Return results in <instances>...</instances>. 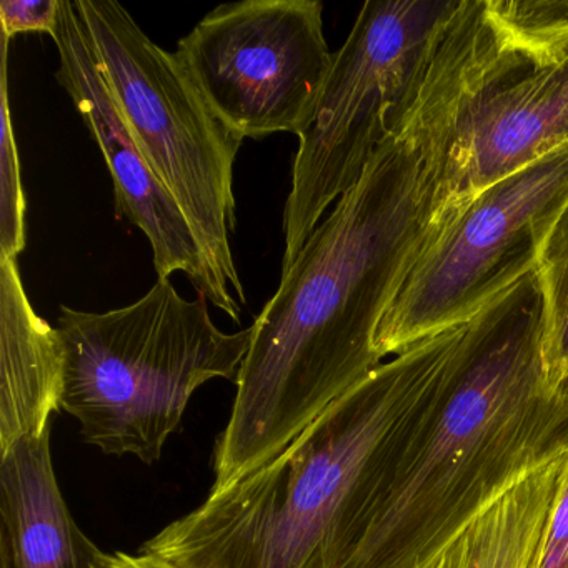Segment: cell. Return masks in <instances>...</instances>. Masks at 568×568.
Segmentation results:
<instances>
[{"instance_id":"1","label":"cell","mask_w":568,"mask_h":568,"mask_svg":"<svg viewBox=\"0 0 568 568\" xmlns=\"http://www.w3.org/2000/svg\"><path fill=\"white\" fill-rule=\"evenodd\" d=\"M435 231L414 149L390 138L317 225L252 325L215 447L222 490L282 454L381 367L375 335Z\"/></svg>"},{"instance_id":"2","label":"cell","mask_w":568,"mask_h":568,"mask_svg":"<svg viewBox=\"0 0 568 568\" xmlns=\"http://www.w3.org/2000/svg\"><path fill=\"white\" fill-rule=\"evenodd\" d=\"M465 325L382 364L274 460L141 547L178 568H361L402 448Z\"/></svg>"},{"instance_id":"3","label":"cell","mask_w":568,"mask_h":568,"mask_svg":"<svg viewBox=\"0 0 568 568\" xmlns=\"http://www.w3.org/2000/svg\"><path fill=\"white\" fill-rule=\"evenodd\" d=\"M535 271L478 312L402 448L361 568H427L468 525L568 454V381L544 365Z\"/></svg>"},{"instance_id":"4","label":"cell","mask_w":568,"mask_h":568,"mask_svg":"<svg viewBox=\"0 0 568 568\" xmlns=\"http://www.w3.org/2000/svg\"><path fill=\"white\" fill-rule=\"evenodd\" d=\"M394 135L420 161L440 232L485 189L568 144V51L520 44L485 0H458Z\"/></svg>"},{"instance_id":"5","label":"cell","mask_w":568,"mask_h":568,"mask_svg":"<svg viewBox=\"0 0 568 568\" xmlns=\"http://www.w3.org/2000/svg\"><path fill=\"white\" fill-rule=\"evenodd\" d=\"M207 301H187L159 278L134 304L104 314L62 305L61 408L79 422L85 444L155 464L194 392L214 378L237 382L252 328L225 334Z\"/></svg>"},{"instance_id":"6","label":"cell","mask_w":568,"mask_h":568,"mask_svg":"<svg viewBox=\"0 0 568 568\" xmlns=\"http://www.w3.org/2000/svg\"><path fill=\"white\" fill-rule=\"evenodd\" d=\"M75 8L142 154L191 224L219 287L244 307L231 248L234 164L244 139L209 108L175 52L155 44L124 6L75 0Z\"/></svg>"},{"instance_id":"7","label":"cell","mask_w":568,"mask_h":568,"mask_svg":"<svg viewBox=\"0 0 568 568\" xmlns=\"http://www.w3.org/2000/svg\"><path fill=\"white\" fill-rule=\"evenodd\" d=\"M458 0H368L334 54L311 124L298 135L284 209L282 272L331 205L364 175L430 59Z\"/></svg>"},{"instance_id":"8","label":"cell","mask_w":568,"mask_h":568,"mask_svg":"<svg viewBox=\"0 0 568 568\" xmlns=\"http://www.w3.org/2000/svg\"><path fill=\"white\" fill-rule=\"evenodd\" d=\"M567 201L568 144L480 192L408 272L375 335L378 355L468 324L531 274Z\"/></svg>"},{"instance_id":"9","label":"cell","mask_w":568,"mask_h":568,"mask_svg":"<svg viewBox=\"0 0 568 568\" xmlns=\"http://www.w3.org/2000/svg\"><path fill=\"white\" fill-rule=\"evenodd\" d=\"M317 0L222 4L179 41L209 108L242 139L301 135L314 119L334 54Z\"/></svg>"},{"instance_id":"10","label":"cell","mask_w":568,"mask_h":568,"mask_svg":"<svg viewBox=\"0 0 568 568\" xmlns=\"http://www.w3.org/2000/svg\"><path fill=\"white\" fill-rule=\"evenodd\" d=\"M52 39L59 51L55 79L104 155L114 182L118 214L128 217L151 242L158 277L165 281L182 272L197 294H204L214 307L239 324L242 305L219 287L191 224L142 154L72 0H61Z\"/></svg>"},{"instance_id":"11","label":"cell","mask_w":568,"mask_h":568,"mask_svg":"<svg viewBox=\"0 0 568 568\" xmlns=\"http://www.w3.org/2000/svg\"><path fill=\"white\" fill-rule=\"evenodd\" d=\"M102 557L62 497L51 430L0 452V568H99Z\"/></svg>"},{"instance_id":"12","label":"cell","mask_w":568,"mask_h":568,"mask_svg":"<svg viewBox=\"0 0 568 568\" xmlns=\"http://www.w3.org/2000/svg\"><path fill=\"white\" fill-rule=\"evenodd\" d=\"M62 388L58 331L32 307L18 258L0 255V452L51 430Z\"/></svg>"},{"instance_id":"13","label":"cell","mask_w":568,"mask_h":568,"mask_svg":"<svg viewBox=\"0 0 568 568\" xmlns=\"http://www.w3.org/2000/svg\"><path fill=\"white\" fill-rule=\"evenodd\" d=\"M568 454L545 465L468 525L427 568H528Z\"/></svg>"},{"instance_id":"14","label":"cell","mask_w":568,"mask_h":568,"mask_svg":"<svg viewBox=\"0 0 568 568\" xmlns=\"http://www.w3.org/2000/svg\"><path fill=\"white\" fill-rule=\"evenodd\" d=\"M535 274L544 307L545 374L557 387L568 381V201L541 247Z\"/></svg>"},{"instance_id":"15","label":"cell","mask_w":568,"mask_h":568,"mask_svg":"<svg viewBox=\"0 0 568 568\" xmlns=\"http://www.w3.org/2000/svg\"><path fill=\"white\" fill-rule=\"evenodd\" d=\"M9 39L0 44V255L18 258L26 248V195L9 102Z\"/></svg>"},{"instance_id":"16","label":"cell","mask_w":568,"mask_h":568,"mask_svg":"<svg viewBox=\"0 0 568 568\" xmlns=\"http://www.w3.org/2000/svg\"><path fill=\"white\" fill-rule=\"evenodd\" d=\"M485 8L491 21L520 44L568 51V0H485Z\"/></svg>"},{"instance_id":"17","label":"cell","mask_w":568,"mask_h":568,"mask_svg":"<svg viewBox=\"0 0 568 568\" xmlns=\"http://www.w3.org/2000/svg\"><path fill=\"white\" fill-rule=\"evenodd\" d=\"M528 568H568V462Z\"/></svg>"},{"instance_id":"18","label":"cell","mask_w":568,"mask_h":568,"mask_svg":"<svg viewBox=\"0 0 568 568\" xmlns=\"http://www.w3.org/2000/svg\"><path fill=\"white\" fill-rule=\"evenodd\" d=\"M61 0H4L0 4V28L11 41L24 32L54 36Z\"/></svg>"},{"instance_id":"19","label":"cell","mask_w":568,"mask_h":568,"mask_svg":"<svg viewBox=\"0 0 568 568\" xmlns=\"http://www.w3.org/2000/svg\"><path fill=\"white\" fill-rule=\"evenodd\" d=\"M99 568H178L162 558L151 554L139 555L125 554V551H115V554H104Z\"/></svg>"}]
</instances>
